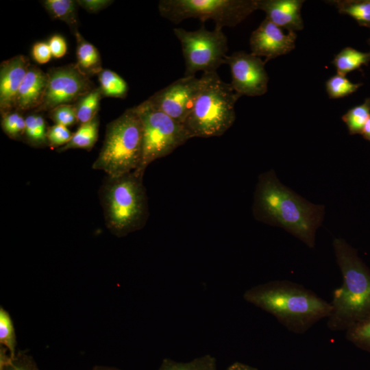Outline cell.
<instances>
[{"instance_id": "6da1fadb", "label": "cell", "mask_w": 370, "mask_h": 370, "mask_svg": "<svg viewBox=\"0 0 370 370\" xmlns=\"http://www.w3.org/2000/svg\"><path fill=\"white\" fill-rule=\"evenodd\" d=\"M254 208L261 221L283 228L310 248L314 247L324 207L308 201L284 186L272 171L259 178Z\"/></svg>"}, {"instance_id": "7a4b0ae2", "label": "cell", "mask_w": 370, "mask_h": 370, "mask_svg": "<svg viewBox=\"0 0 370 370\" xmlns=\"http://www.w3.org/2000/svg\"><path fill=\"white\" fill-rule=\"evenodd\" d=\"M243 298L298 334L328 319L332 309L330 302L303 285L288 280H273L254 286L244 293Z\"/></svg>"}, {"instance_id": "3957f363", "label": "cell", "mask_w": 370, "mask_h": 370, "mask_svg": "<svg viewBox=\"0 0 370 370\" xmlns=\"http://www.w3.org/2000/svg\"><path fill=\"white\" fill-rule=\"evenodd\" d=\"M333 247L343 283L333 291L327 326L346 331L370 316V269L345 240L334 238Z\"/></svg>"}, {"instance_id": "277c9868", "label": "cell", "mask_w": 370, "mask_h": 370, "mask_svg": "<svg viewBox=\"0 0 370 370\" xmlns=\"http://www.w3.org/2000/svg\"><path fill=\"white\" fill-rule=\"evenodd\" d=\"M99 197L106 227L114 236H125L145 225L148 207L142 175L133 171L107 176Z\"/></svg>"}, {"instance_id": "5b68a950", "label": "cell", "mask_w": 370, "mask_h": 370, "mask_svg": "<svg viewBox=\"0 0 370 370\" xmlns=\"http://www.w3.org/2000/svg\"><path fill=\"white\" fill-rule=\"evenodd\" d=\"M201 77L202 87L183 125L191 138L221 136L235 121V103L241 97L217 72Z\"/></svg>"}, {"instance_id": "8992f818", "label": "cell", "mask_w": 370, "mask_h": 370, "mask_svg": "<svg viewBox=\"0 0 370 370\" xmlns=\"http://www.w3.org/2000/svg\"><path fill=\"white\" fill-rule=\"evenodd\" d=\"M142 156V121L133 107L108 124L102 148L92 168L107 176L119 177L137 170Z\"/></svg>"}, {"instance_id": "52a82bcc", "label": "cell", "mask_w": 370, "mask_h": 370, "mask_svg": "<svg viewBox=\"0 0 370 370\" xmlns=\"http://www.w3.org/2000/svg\"><path fill=\"white\" fill-rule=\"evenodd\" d=\"M258 10L257 0H161L158 10L162 16L177 24L188 18L208 19L215 29L234 27Z\"/></svg>"}, {"instance_id": "ba28073f", "label": "cell", "mask_w": 370, "mask_h": 370, "mask_svg": "<svg viewBox=\"0 0 370 370\" xmlns=\"http://www.w3.org/2000/svg\"><path fill=\"white\" fill-rule=\"evenodd\" d=\"M134 107L143 125L142 161L134 172L143 176L150 163L169 155L191 136L183 124L153 107L147 100Z\"/></svg>"}, {"instance_id": "9c48e42d", "label": "cell", "mask_w": 370, "mask_h": 370, "mask_svg": "<svg viewBox=\"0 0 370 370\" xmlns=\"http://www.w3.org/2000/svg\"><path fill=\"white\" fill-rule=\"evenodd\" d=\"M173 33L181 43L186 68L184 76H193L200 71L204 73L217 72L221 65L225 64L227 40L222 29L208 31L203 25L192 32L174 28Z\"/></svg>"}, {"instance_id": "30bf717a", "label": "cell", "mask_w": 370, "mask_h": 370, "mask_svg": "<svg viewBox=\"0 0 370 370\" xmlns=\"http://www.w3.org/2000/svg\"><path fill=\"white\" fill-rule=\"evenodd\" d=\"M47 84L42 102L36 112H49L64 104H75L95 88L90 77L77 64L53 68L47 73Z\"/></svg>"}, {"instance_id": "8fae6325", "label": "cell", "mask_w": 370, "mask_h": 370, "mask_svg": "<svg viewBox=\"0 0 370 370\" xmlns=\"http://www.w3.org/2000/svg\"><path fill=\"white\" fill-rule=\"evenodd\" d=\"M203 82L202 77L184 76L147 100L155 108L183 124L193 108Z\"/></svg>"}, {"instance_id": "7c38bea8", "label": "cell", "mask_w": 370, "mask_h": 370, "mask_svg": "<svg viewBox=\"0 0 370 370\" xmlns=\"http://www.w3.org/2000/svg\"><path fill=\"white\" fill-rule=\"evenodd\" d=\"M225 64L230 67L234 90L240 96L256 97L265 94L269 77L265 62L251 53L236 51L227 56Z\"/></svg>"}, {"instance_id": "4fadbf2b", "label": "cell", "mask_w": 370, "mask_h": 370, "mask_svg": "<svg viewBox=\"0 0 370 370\" xmlns=\"http://www.w3.org/2000/svg\"><path fill=\"white\" fill-rule=\"evenodd\" d=\"M296 38L295 32L284 34L282 28L265 18L251 34V53L260 58L264 57L266 62L293 51Z\"/></svg>"}, {"instance_id": "5bb4252c", "label": "cell", "mask_w": 370, "mask_h": 370, "mask_svg": "<svg viewBox=\"0 0 370 370\" xmlns=\"http://www.w3.org/2000/svg\"><path fill=\"white\" fill-rule=\"evenodd\" d=\"M31 66L29 59L18 55L1 62L0 66L1 114L14 110L18 89Z\"/></svg>"}, {"instance_id": "9a60e30c", "label": "cell", "mask_w": 370, "mask_h": 370, "mask_svg": "<svg viewBox=\"0 0 370 370\" xmlns=\"http://www.w3.org/2000/svg\"><path fill=\"white\" fill-rule=\"evenodd\" d=\"M303 0H257L258 10L266 13V18L288 32L302 30L301 16Z\"/></svg>"}, {"instance_id": "2e32d148", "label": "cell", "mask_w": 370, "mask_h": 370, "mask_svg": "<svg viewBox=\"0 0 370 370\" xmlns=\"http://www.w3.org/2000/svg\"><path fill=\"white\" fill-rule=\"evenodd\" d=\"M47 80V73L31 64L18 89L14 110H36L42 102Z\"/></svg>"}, {"instance_id": "e0dca14e", "label": "cell", "mask_w": 370, "mask_h": 370, "mask_svg": "<svg viewBox=\"0 0 370 370\" xmlns=\"http://www.w3.org/2000/svg\"><path fill=\"white\" fill-rule=\"evenodd\" d=\"M77 40V66L86 75L90 76L99 74L103 69L97 49L86 41L77 31L75 34Z\"/></svg>"}, {"instance_id": "ac0fdd59", "label": "cell", "mask_w": 370, "mask_h": 370, "mask_svg": "<svg viewBox=\"0 0 370 370\" xmlns=\"http://www.w3.org/2000/svg\"><path fill=\"white\" fill-rule=\"evenodd\" d=\"M99 125L98 116L90 121L80 125L77 131L73 134L69 142L59 148L58 151L62 152L71 149L91 150L98 139Z\"/></svg>"}, {"instance_id": "d6986e66", "label": "cell", "mask_w": 370, "mask_h": 370, "mask_svg": "<svg viewBox=\"0 0 370 370\" xmlns=\"http://www.w3.org/2000/svg\"><path fill=\"white\" fill-rule=\"evenodd\" d=\"M369 62L370 51L363 52L347 47L335 56L332 63L336 69L337 74L346 76L348 73L367 65Z\"/></svg>"}, {"instance_id": "ffe728a7", "label": "cell", "mask_w": 370, "mask_h": 370, "mask_svg": "<svg viewBox=\"0 0 370 370\" xmlns=\"http://www.w3.org/2000/svg\"><path fill=\"white\" fill-rule=\"evenodd\" d=\"M42 3L53 18L65 22L74 34L77 31V1L45 0Z\"/></svg>"}, {"instance_id": "44dd1931", "label": "cell", "mask_w": 370, "mask_h": 370, "mask_svg": "<svg viewBox=\"0 0 370 370\" xmlns=\"http://www.w3.org/2000/svg\"><path fill=\"white\" fill-rule=\"evenodd\" d=\"M340 14L352 17L360 26L370 28V0L329 1Z\"/></svg>"}, {"instance_id": "7402d4cb", "label": "cell", "mask_w": 370, "mask_h": 370, "mask_svg": "<svg viewBox=\"0 0 370 370\" xmlns=\"http://www.w3.org/2000/svg\"><path fill=\"white\" fill-rule=\"evenodd\" d=\"M98 77L103 96L121 99L126 97L127 84L117 73L109 69L102 70Z\"/></svg>"}, {"instance_id": "603a6c76", "label": "cell", "mask_w": 370, "mask_h": 370, "mask_svg": "<svg viewBox=\"0 0 370 370\" xmlns=\"http://www.w3.org/2000/svg\"><path fill=\"white\" fill-rule=\"evenodd\" d=\"M157 370H218L216 358L209 354L199 356L187 362L164 358Z\"/></svg>"}, {"instance_id": "cb8c5ba5", "label": "cell", "mask_w": 370, "mask_h": 370, "mask_svg": "<svg viewBox=\"0 0 370 370\" xmlns=\"http://www.w3.org/2000/svg\"><path fill=\"white\" fill-rule=\"evenodd\" d=\"M102 96L100 88L97 87L75 103L77 123L80 125L88 123L97 116Z\"/></svg>"}, {"instance_id": "d4e9b609", "label": "cell", "mask_w": 370, "mask_h": 370, "mask_svg": "<svg viewBox=\"0 0 370 370\" xmlns=\"http://www.w3.org/2000/svg\"><path fill=\"white\" fill-rule=\"evenodd\" d=\"M46 122L40 114H31L25 117V137L32 145L42 147L48 145Z\"/></svg>"}, {"instance_id": "484cf974", "label": "cell", "mask_w": 370, "mask_h": 370, "mask_svg": "<svg viewBox=\"0 0 370 370\" xmlns=\"http://www.w3.org/2000/svg\"><path fill=\"white\" fill-rule=\"evenodd\" d=\"M370 116V98H366L360 105L350 108L342 116L350 134H361L362 128Z\"/></svg>"}, {"instance_id": "4316f807", "label": "cell", "mask_w": 370, "mask_h": 370, "mask_svg": "<svg viewBox=\"0 0 370 370\" xmlns=\"http://www.w3.org/2000/svg\"><path fill=\"white\" fill-rule=\"evenodd\" d=\"M5 349V347L1 346L0 370H40L31 356L20 352L12 358Z\"/></svg>"}, {"instance_id": "83f0119b", "label": "cell", "mask_w": 370, "mask_h": 370, "mask_svg": "<svg viewBox=\"0 0 370 370\" xmlns=\"http://www.w3.org/2000/svg\"><path fill=\"white\" fill-rule=\"evenodd\" d=\"M360 83H353L345 76L339 74L330 77L325 82V88L329 98L340 99L355 92L360 86Z\"/></svg>"}, {"instance_id": "f1b7e54d", "label": "cell", "mask_w": 370, "mask_h": 370, "mask_svg": "<svg viewBox=\"0 0 370 370\" xmlns=\"http://www.w3.org/2000/svg\"><path fill=\"white\" fill-rule=\"evenodd\" d=\"M0 343L5 347L12 358L16 355V339L14 327L9 312L0 308Z\"/></svg>"}, {"instance_id": "f546056e", "label": "cell", "mask_w": 370, "mask_h": 370, "mask_svg": "<svg viewBox=\"0 0 370 370\" xmlns=\"http://www.w3.org/2000/svg\"><path fill=\"white\" fill-rule=\"evenodd\" d=\"M346 338L356 347L370 352V316L349 327Z\"/></svg>"}, {"instance_id": "4dcf8cb0", "label": "cell", "mask_w": 370, "mask_h": 370, "mask_svg": "<svg viewBox=\"0 0 370 370\" xmlns=\"http://www.w3.org/2000/svg\"><path fill=\"white\" fill-rule=\"evenodd\" d=\"M1 127L10 138L19 139L25 136V118L15 110L5 113L1 114Z\"/></svg>"}, {"instance_id": "1f68e13d", "label": "cell", "mask_w": 370, "mask_h": 370, "mask_svg": "<svg viewBox=\"0 0 370 370\" xmlns=\"http://www.w3.org/2000/svg\"><path fill=\"white\" fill-rule=\"evenodd\" d=\"M49 116L55 124L67 127L77 123L75 104L58 106L49 112Z\"/></svg>"}, {"instance_id": "d6a6232c", "label": "cell", "mask_w": 370, "mask_h": 370, "mask_svg": "<svg viewBox=\"0 0 370 370\" xmlns=\"http://www.w3.org/2000/svg\"><path fill=\"white\" fill-rule=\"evenodd\" d=\"M73 134L67 127L55 124L49 127L47 133L48 145L51 147H62L67 144Z\"/></svg>"}, {"instance_id": "836d02e7", "label": "cell", "mask_w": 370, "mask_h": 370, "mask_svg": "<svg viewBox=\"0 0 370 370\" xmlns=\"http://www.w3.org/2000/svg\"><path fill=\"white\" fill-rule=\"evenodd\" d=\"M32 56L38 64L48 62L52 57L48 42H37L32 47Z\"/></svg>"}, {"instance_id": "e575fe53", "label": "cell", "mask_w": 370, "mask_h": 370, "mask_svg": "<svg viewBox=\"0 0 370 370\" xmlns=\"http://www.w3.org/2000/svg\"><path fill=\"white\" fill-rule=\"evenodd\" d=\"M51 55L55 58L63 57L67 50V45L64 38L60 35L53 36L48 42Z\"/></svg>"}, {"instance_id": "d590c367", "label": "cell", "mask_w": 370, "mask_h": 370, "mask_svg": "<svg viewBox=\"0 0 370 370\" xmlns=\"http://www.w3.org/2000/svg\"><path fill=\"white\" fill-rule=\"evenodd\" d=\"M77 3L82 8L90 13H96L113 3L110 0H79Z\"/></svg>"}, {"instance_id": "8d00e7d4", "label": "cell", "mask_w": 370, "mask_h": 370, "mask_svg": "<svg viewBox=\"0 0 370 370\" xmlns=\"http://www.w3.org/2000/svg\"><path fill=\"white\" fill-rule=\"evenodd\" d=\"M227 370H258L256 368L249 366L248 365L240 362H235L230 365Z\"/></svg>"}, {"instance_id": "74e56055", "label": "cell", "mask_w": 370, "mask_h": 370, "mask_svg": "<svg viewBox=\"0 0 370 370\" xmlns=\"http://www.w3.org/2000/svg\"><path fill=\"white\" fill-rule=\"evenodd\" d=\"M360 134H362L366 140L370 141V116L365 123Z\"/></svg>"}, {"instance_id": "f35d334b", "label": "cell", "mask_w": 370, "mask_h": 370, "mask_svg": "<svg viewBox=\"0 0 370 370\" xmlns=\"http://www.w3.org/2000/svg\"><path fill=\"white\" fill-rule=\"evenodd\" d=\"M92 370H121L119 369L112 367H106V366H95Z\"/></svg>"}, {"instance_id": "ab89813d", "label": "cell", "mask_w": 370, "mask_h": 370, "mask_svg": "<svg viewBox=\"0 0 370 370\" xmlns=\"http://www.w3.org/2000/svg\"><path fill=\"white\" fill-rule=\"evenodd\" d=\"M367 42H368V44L370 45V38H369Z\"/></svg>"}]
</instances>
